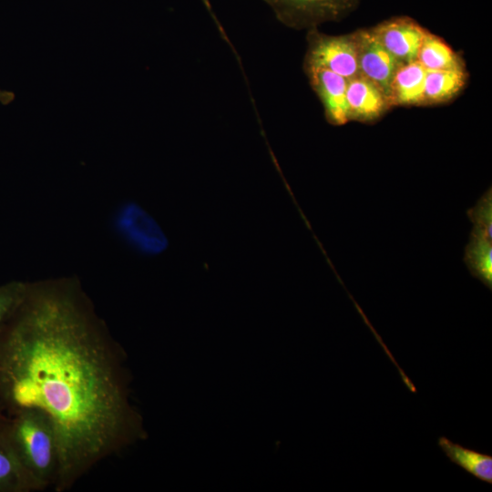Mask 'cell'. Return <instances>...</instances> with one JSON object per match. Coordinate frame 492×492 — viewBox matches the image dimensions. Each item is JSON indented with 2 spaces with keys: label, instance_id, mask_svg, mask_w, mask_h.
Wrapping results in <instances>:
<instances>
[{
  "label": "cell",
  "instance_id": "ba28073f",
  "mask_svg": "<svg viewBox=\"0 0 492 492\" xmlns=\"http://www.w3.org/2000/svg\"><path fill=\"white\" fill-rule=\"evenodd\" d=\"M304 71L323 104L327 122L341 126L350 121L346 100L348 80L328 69L305 67Z\"/></svg>",
  "mask_w": 492,
  "mask_h": 492
},
{
  "label": "cell",
  "instance_id": "5b68a950",
  "mask_svg": "<svg viewBox=\"0 0 492 492\" xmlns=\"http://www.w3.org/2000/svg\"><path fill=\"white\" fill-rule=\"evenodd\" d=\"M115 228L136 251L154 256L168 247V239L156 220L135 202L123 204L116 212Z\"/></svg>",
  "mask_w": 492,
  "mask_h": 492
},
{
  "label": "cell",
  "instance_id": "9a60e30c",
  "mask_svg": "<svg viewBox=\"0 0 492 492\" xmlns=\"http://www.w3.org/2000/svg\"><path fill=\"white\" fill-rule=\"evenodd\" d=\"M3 422L0 424V492H35L32 481L4 435Z\"/></svg>",
  "mask_w": 492,
  "mask_h": 492
},
{
  "label": "cell",
  "instance_id": "277c9868",
  "mask_svg": "<svg viewBox=\"0 0 492 492\" xmlns=\"http://www.w3.org/2000/svg\"><path fill=\"white\" fill-rule=\"evenodd\" d=\"M282 25L296 30L317 28L340 21L358 6L360 0H263Z\"/></svg>",
  "mask_w": 492,
  "mask_h": 492
},
{
  "label": "cell",
  "instance_id": "52a82bcc",
  "mask_svg": "<svg viewBox=\"0 0 492 492\" xmlns=\"http://www.w3.org/2000/svg\"><path fill=\"white\" fill-rule=\"evenodd\" d=\"M355 32L359 75L382 87L389 99L390 86L401 63L373 36L370 29Z\"/></svg>",
  "mask_w": 492,
  "mask_h": 492
},
{
  "label": "cell",
  "instance_id": "9c48e42d",
  "mask_svg": "<svg viewBox=\"0 0 492 492\" xmlns=\"http://www.w3.org/2000/svg\"><path fill=\"white\" fill-rule=\"evenodd\" d=\"M346 100L350 121L371 123L391 108L382 87L362 75L348 80Z\"/></svg>",
  "mask_w": 492,
  "mask_h": 492
},
{
  "label": "cell",
  "instance_id": "8992f818",
  "mask_svg": "<svg viewBox=\"0 0 492 492\" xmlns=\"http://www.w3.org/2000/svg\"><path fill=\"white\" fill-rule=\"evenodd\" d=\"M369 29L375 39L403 64L417 59L427 31L409 16L392 17Z\"/></svg>",
  "mask_w": 492,
  "mask_h": 492
},
{
  "label": "cell",
  "instance_id": "ac0fdd59",
  "mask_svg": "<svg viewBox=\"0 0 492 492\" xmlns=\"http://www.w3.org/2000/svg\"><path fill=\"white\" fill-rule=\"evenodd\" d=\"M203 4L205 5L206 8L209 10V12L212 15L211 6L209 0H201Z\"/></svg>",
  "mask_w": 492,
  "mask_h": 492
},
{
  "label": "cell",
  "instance_id": "7c38bea8",
  "mask_svg": "<svg viewBox=\"0 0 492 492\" xmlns=\"http://www.w3.org/2000/svg\"><path fill=\"white\" fill-rule=\"evenodd\" d=\"M466 80V68L426 71L424 106L451 101L464 89Z\"/></svg>",
  "mask_w": 492,
  "mask_h": 492
},
{
  "label": "cell",
  "instance_id": "e0dca14e",
  "mask_svg": "<svg viewBox=\"0 0 492 492\" xmlns=\"http://www.w3.org/2000/svg\"><path fill=\"white\" fill-rule=\"evenodd\" d=\"M15 99V94L11 91L0 89V103L8 105Z\"/></svg>",
  "mask_w": 492,
  "mask_h": 492
},
{
  "label": "cell",
  "instance_id": "7a4b0ae2",
  "mask_svg": "<svg viewBox=\"0 0 492 492\" xmlns=\"http://www.w3.org/2000/svg\"><path fill=\"white\" fill-rule=\"evenodd\" d=\"M2 430L36 491L54 488L59 477L60 451L49 416L38 409H23L6 415Z\"/></svg>",
  "mask_w": 492,
  "mask_h": 492
},
{
  "label": "cell",
  "instance_id": "2e32d148",
  "mask_svg": "<svg viewBox=\"0 0 492 492\" xmlns=\"http://www.w3.org/2000/svg\"><path fill=\"white\" fill-rule=\"evenodd\" d=\"M28 282L12 281L0 285V330L6 324L24 301Z\"/></svg>",
  "mask_w": 492,
  "mask_h": 492
},
{
  "label": "cell",
  "instance_id": "8fae6325",
  "mask_svg": "<svg viewBox=\"0 0 492 492\" xmlns=\"http://www.w3.org/2000/svg\"><path fill=\"white\" fill-rule=\"evenodd\" d=\"M473 223L475 227L466 248L465 261L473 276L491 290V221L478 220Z\"/></svg>",
  "mask_w": 492,
  "mask_h": 492
},
{
  "label": "cell",
  "instance_id": "4fadbf2b",
  "mask_svg": "<svg viewBox=\"0 0 492 492\" xmlns=\"http://www.w3.org/2000/svg\"><path fill=\"white\" fill-rule=\"evenodd\" d=\"M426 71L466 68L464 60L441 37L426 31L416 59Z\"/></svg>",
  "mask_w": 492,
  "mask_h": 492
},
{
  "label": "cell",
  "instance_id": "3957f363",
  "mask_svg": "<svg viewBox=\"0 0 492 492\" xmlns=\"http://www.w3.org/2000/svg\"><path fill=\"white\" fill-rule=\"evenodd\" d=\"M305 67L328 69L350 80L359 75L355 32L328 36L317 28L307 30Z\"/></svg>",
  "mask_w": 492,
  "mask_h": 492
},
{
  "label": "cell",
  "instance_id": "30bf717a",
  "mask_svg": "<svg viewBox=\"0 0 492 492\" xmlns=\"http://www.w3.org/2000/svg\"><path fill=\"white\" fill-rule=\"evenodd\" d=\"M425 73L417 60L401 64L390 86L391 107L424 106Z\"/></svg>",
  "mask_w": 492,
  "mask_h": 492
},
{
  "label": "cell",
  "instance_id": "d6986e66",
  "mask_svg": "<svg viewBox=\"0 0 492 492\" xmlns=\"http://www.w3.org/2000/svg\"><path fill=\"white\" fill-rule=\"evenodd\" d=\"M6 415L0 410V424L5 419Z\"/></svg>",
  "mask_w": 492,
  "mask_h": 492
},
{
  "label": "cell",
  "instance_id": "5bb4252c",
  "mask_svg": "<svg viewBox=\"0 0 492 492\" xmlns=\"http://www.w3.org/2000/svg\"><path fill=\"white\" fill-rule=\"evenodd\" d=\"M437 444L449 460L477 478L492 483V456L462 446L445 436L439 437Z\"/></svg>",
  "mask_w": 492,
  "mask_h": 492
},
{
  "label": "cell",
  "instance_id": "6da1fadb",
  "mask_svg": "<svg viewBox=\"0 0 492 492\" xmlns=\"http://www.w3.org/2000/svg\"><path fill=\"white\" fill-rule=\"evenodd\" d=\"M130 383L124 350L76 280L28 283L0 330V410L49 416L60 451L55 491L147 437Z\"/></svg>",
  "mask_w": 492,
  "mask_h": 492
}]
</instances>
